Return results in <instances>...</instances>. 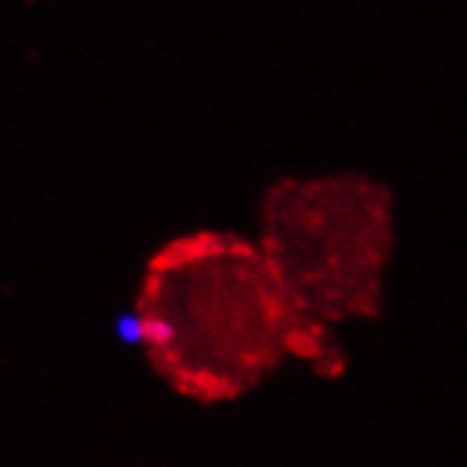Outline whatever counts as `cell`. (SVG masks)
Masks as SVG:
<instances>
[{
    "mask_svg": "<svg viewBox=\"0 0 467 467\" xmlns=\"http://www.w3.org/2000/svg\"><path fill=\"white\" fill-rule=\"evenodd\" d=\"M117 337L119 343L125 346H136V343H142L148 337V328H145V320L140 315H133V312H125L117 317Z\"/></svg>",
    "mask_w": 467,
    "mask_h": 467,
    "instance_id": "1",
    "label": "cell"
}]
</instances>
